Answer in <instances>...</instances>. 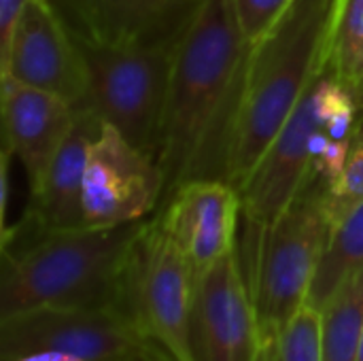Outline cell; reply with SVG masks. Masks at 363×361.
<instances>
[{
  "mask_svg": "<svg viewBox=\"0 0 363 361\" xmlns=\"http://www.w3.org/2000/svg\"><path fill=\"white\" fill-rule=\"evenodd\" d=\"M247 53L234 2L202 0L172 53L157 153L164 174L162 204L187 181H225Z\"/></svg>",
  "mask_w": 363,
  "mask_h": 361,
  "instance_id": "6da1fadb",
  "label": "cell"
},
{
  "mask_svg": "<svg viewBox=\"0 0 363 361\" xmlns=\"http://www.w3.org/2000/svg\"><path fill=\"white\" fill-rule=\"evenodd\" d=\"M338 6L340 0H291L274 26L249 47L225 160V181L236 189L330 68Z\"/></svg>",
  "mask_w": 363,
  "mask_h": 361,
  "instance_id": "7a4b0ae2",
  "label": "cell"
},
{
  "mask_svg": "<svg viewBox=\"0 0 363 361\" xmlns=\"http://www.w3.org/2000/svg\"><path fill=\"white\" fill-rule=\"evenodd\" d=\"M145 221L53 232L4 247L0 319L40 309L128 306V270Z\"/></svg>",
  "mask_w": 363,
  "mask_h": 361,
  "instance_id": "3957f363",
  "label": "cell"
},
{
  "mask_svg": "<svg viewBox=\"0 0 363 361\" xmlns=\"http://www.w3.org/2000/svg\"><path fill=\"white\" fill-rule=\"evenodd\" d=\"M330 183L315 168L270 228L257 230L255 266L247 274L264 343L277 340L283 328L306 306L332 221L328 215Z\"/></svg>",
  "mask_w": 363,
  "mask_h": 361,
  "instance_id": "277c9868",
  "label": "cell"
},
{
  "mask_svg": "<svg viewBox=\"0 0 363 361\" xmlns=\"http://www.w3.org/2000/svg\"><path fill=\"white\" fill-rule=\"evenodd\" d=\"M70 32L85 66V106L157 160L174 47L117 45Z\"/></svg>",
  "mask_w": 363,
  "mask_h": 361,
  "instance_id": "5b68a950",
  "label": "cell"
},
{
  "mask_svg": "<svg viewBox=\"0 0 363 361\" xmlns=\"http://www.w3.org/2000/svg\"><path fill=\"white\" fill-rule=\"evenodd\" d=\"M2 361H177L128 306L40 309L0 319Z\"/></svg>",
  "mask_w": 363,
  "mask_h": 361,
  "instance_id": "8992f818",
  "label": "cell"
},
{
  "mask_svg": "<svg viewBox=\"0 0 363 361\" xmlns=\"http://www.w3.org/2000/svg\"><path fill=\"white\" fill-rule=\"evenodd\" d=\"M345 87L328 68L279 130L264 157L238 189L242 219L249 228H270L300 194L328 145L338 140L330 119L334 102Z\"/></svg>",
  "mask_w": 363,
  "mask_h": 361,
  "instance_id": "52a82bcc",
  "label": "cell"
},
{
  "mask_svg": "<svg viewBox=\"0 0 363 361\" xmlns=\"http://www.w3.org/2000/svg\"><path fill=\"white\" fill-rule=\"evenodd\" d=\"M196 274L157 215H151L134 245L128 270V309L177 361H196L191 302Z\"/></svg>",
  "mask_w": 363,
  "mask_h": 361,
  "instance_id": "ba28073f",
  "label": "cell"
},
{
  "mask_svg": "<svg viewBox=\"0 0 363 361\" xmlns=\"http://www.w3.org/2000/svg\"><path fill=\"white\" fill-rule=\"evenodd\" d=\"M164 198L155 157L106 126L89 147L83 177L85 228H115L149 219Z\"/></svg>",
  "mask_w": 363,
  "mask_h": 361,
  "instance_id": "9c48e42d",
  "label": "cell"
},
{
  "mask_svg": "<svg viewBox=\"0 0 363 361\" xmlns=\"http://www.w3.org/2000/svg\"><path fill=\"white\" fill-rule=\"evenodd\" d=\"M196 361H257L264 336L238 249L196 279L191 302Z\"/></svg>",
  "mask_w": 363,
  "mask_h": 361,
  "instance_id": "30bf717a",
  "label": "cell"
},
{
  "mask_svg": "<svg viewBox=\"0 0 363 361\" xmlns=\"http://www.w3.org/2000/svg\"><path fill=\"white\" fill-rule=\"evenodd\" d=\"M0 74L85 106L87 81L77 40L53 0H30L0 51Z\"/></svg>",
  "mask_w": 363,
  "mask_h": 361,
  "instance_id": "8fae6325",
  "label": "cell"
},
{
  "mask_svg": "<svg viewBox=\"0 0 363 361\" xmlns=\"http://www.w3.org/2000/svg\"><path fill=\"white\" fill-rule=\"evenodd\" d=\"M155 215L189 260L196 279L238 245L242 202L238 189L228 181H187Z\"/></svg>",
  "mask_w": 363,
  "mask_h": 361,
  "instance_id": "7c38bea8",
  "label": "cell"
},
{
  "mask_svg": "<svg viewBox=\"0 0 363 361\" xmlns=\"http://www.w3.org/2000/svg\"><path fill=\"white\" fill-rule=\"evenodd\" d=\"M104 121L87 106L74 111V123L51 162L43 187L28 200L23 219L11 228L2 249L34 240L53 232L85 228L83 217V177L91 143L102 132Z\"/></svg>",
  "mask_w": 363,
  "mask_h": 361,
  "instance_id": "4fadbf2b",
  "label": "cell"
},
{
  "mask_svg": "<svg viewBox=\"0 0 363 361\" xmlns=\"http://www.w3.org/2000/svg\"><path fill=\"white\" fill-rule=\"evenodd\" d=\"M0 89L4 145L21 162L32 198L43 187L47 170L74 123L77 109L64 98L23 85L9 74H0Z\"/></svg>",
  "mask_w": 363,
  "mask_h": 361,
  "instance_id": "5bb4252c",
  "label": "cell"
},
{
  "mask_svg": "<svg viewBox=\"0 0 363 361\" xmlns=\"http://www.w3.org/2000/svg\"><path fill=\"white\" fill-rule=\"evenodd\" d=\"M66 23L117 45L174 47L202 0H53Z\"/></svg>",
  "mask_w": 363,
  "mask_h": 361,
  "instance_id": "9a60e30c",
  "label": "cell"
},
{
  "mask_svg": "<svg viewBox=\"0 0 363 361\" xmlns=\"http://www.w3.org/2000/svg\"><path fill=\"white\" fill-rule=\"evenodd\" d=\"M319 313L323 361H359L363 340V268L340 285Z\"/></svg>",
  "mask_w": 363,
  "mask_h": 361,
  "instance_id": "2e32d148",
  "label": "cell"
},
{
  "mask_svg": "<svg viewBox=\"0 0 363 361\" xmlns=\"http://www.w3.org/2000/svg\"><path fill=\"white\" fill-rule=\"evenodd\" d=\"M359 268H363V202L332 228L306 304L321 311Z\"/></svg>",
  "mask_w": 363,
  "mask_h": 361,
  "instance_id": "e0dca14e",
  "label": "cell"
},
{
  "mask_svg": "<svg viewBox=\"0 0 363 361\" xmlns=\"http://www.w3.org/2000/svg\"><path fill=\"white\" fill-rule=\"evenodd\" d=\"M330 70L353 91L363 74V0H340Z\"/></svg>",
  "mask_w": 363,
  "mask_h": 361,
  "instance_id": "ac0fdd59",
  "label": "cell"
},
{
  "mask_svg": "<svg viewBox=\"0 0 363 361\" xmlns=\"http://www.w3.org/2000/svg\"><path fill=\"white\" fill-rule=\"evenodd\" d=\"M277 361H323L321 351V313L302 306L274 340Z\"/></svg>",
  "mask_w": 363,
  "mask_h": 361,
  "instance_id": "d6986e66",
  "label": "cell"
},
{
  "mask_svg": "<svg viewBox=\"0 0 363 361\" xmlns=\"http://www.w3.org/2000/svg\"><path fill=\"white\" fill-rule=\"evenodd\" d=\"M363 202V113H359V123L349 149L347 164L338 181L328 191V215L332 228L340 223L357 204Z\"/></svg>",
  "mask_w": 363,
  "mask_h": 361,
  "instance_id": "ffe728a7",
  "label": "cell"
},
{
  "mask_svg": "<svg viewBox=\"0 0 363 361\" xmlns=\"http://www.w3.org/2000/svg\"><path fill=\"white\" fill-rule=\"evenodd\" d=\"M242 38L251 47L285 13L291 0H232Z\"/></svg>",
  "mask_w": 363,
  "mask_h": 361,
  "instance_id": "44dd1931",
  "label": "cell"
},
{
  "mask_svg": "<svg viewBox=\"0 0 363 361\" xmlns=\"http://www.w3.org/2000/svg\"><path fill=\"white\" fill-rule=\"evenodd\" d=\"M30 0H0V51L9 45L13 28Z\"/></svg>",
  "mask_w": 363,
  "mask_h": 361,
  "instance_id": "7402d4cb",
  "label": "cell"
},
{
  "mask_svg": "<svg viewBox=\"0 0 363 361\" xmlns=\"http://www.w3.org/2000/svg\"><path fill=\"white\" fill-rule=\"evenodd\" d=\"M353 94H355V100H357V106H359V113H363V74H362V79H359V83L355 85V89H353Z\"/></svg>",
  "mask_w": 363,
  "mask_h": 361,
  "instance_id": "603a6c76",
  "label": "cell"
},
{
  "mask_svg": "<svg viewBox=\"0 0 363 361\" xmlns=\"http://www.w3.org/2000/svg\"><path fill=\"white\" fill-rule=\"evenodd\" d=\"M359 361H363V340H362V351H359Z\"/></svg>",
  "mask_w": 363,
  "mask_h": 361,
  "instance_id": "cb8c5ba5",
  "label": "cell"
}]
</instances>
